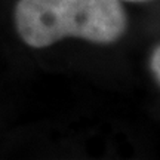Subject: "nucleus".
<instances>
[{
	"instance_id": "1",
	"label": "nucleus",
	"mask_w": 160,
	"mask_h": 160,
	"mask_svg": "<svg viewBox=\"0 0 160 160\" xmlns=\"http://www.w3.org/2000/svg\"><path fill=\"white\" fill-rule=\"evenodd\" d=\"M13 17L19 37L31 48L67 37L113 43L126 30L119 0H18Z\"/></svg>"
},
{
	"instance_id": "2",
	"label": "nucleus",
	"mask_w": 160,
	"mask_h": 160,
	"mask_svg": "<svg viewBox=\"0 0 160 160\" xmlns=\"http://www.w3.org/2000/svg\"><path fill=\"white\" fill-rule=\"evenodd\" d=\"M151 70H153L157 82L160 83V46L156 48V51L151 55Z\"/></svg>"
},
{
	"instance_id": "3",
	"label": "nucleus",
	"mask_w": 160,
	"mask_h": 160,
	"mask_svg": "<svg viewBox=\"0 0 160 160\" xmlns=\"http://www.w3.org/2000/svg\"><path fill=\"white\" fill-rule=\"evenodd\" d=\"M125 2H147V0H125Z\"/></svg>"
}]
</instances>
